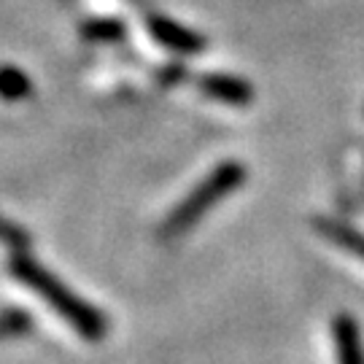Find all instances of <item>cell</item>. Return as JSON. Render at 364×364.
Wrapping results in <instances>:
<instances>
[{
	"label": "cell",
	"mask_w": 364,
	"mask_h": 364,
	"mask_svg": "<svg viewBox=\"0 0 364 364\" xmlns=\"http://www.w3.org/2000/svg\"><path fill=\"white\" fill-rule=\"evenodd\" d=\"M11 273L16 275L25 287H30L33 291H38L41 297L46 299L54 311L60 313L68 324L76 329L81 338H87V340L105 338L108 321H105L103 313L95 311L90 302H84L81 297H76L60 278H54L49 270H43L38 262H33L30 257L19 254V257L11 259Z\"/></svg>",
	"instance_id": "cell-1"
},
{
	"label": "cell",
	"mask_w": 364,
	"mask_h": 364,
	"mask_svg": "<svg viewBox=\"0 0 364 364\" xmlns=\"http://www.w3.org/2000/svg\"><path fill=\"white\" fill-rule=\"evenodd\" d=\"M243 181H246V168L240 162H232V159L221 162L219 168L197 183L195 189H192V195H186L173 208V213L165 219L162 230H159V237L162 240H173L181 232H186V230H192L197 221L205 216V210H210L227 195H232Z\"/></svg>",
	"instance_id": "cell-2"
},
{
	"label": "cell",
	"mask_w": 364,
	"mask_h": 364,
	"mask_svg": "<svg viewBox=\"0 0 364 364\" xmlns=\"http://www.w3.org/2000/svg\"><path fill=\"white\" fill-rule=\"evenodd\" d=\"M149 30L156 38V43H162L165 49H173L178 54H197L205 49V38L197 36L195 30L178 25L173 19H165V16H151L149 19Z\"/></svg>",
	"instance_id": "cell-3"
},
{
	"label": "cell",
	"mask_w": 364,
	"mask_h": 364,
	"mask_svg": "<svg viewBox=\"0 0 364 364\" xmlns=\"http://www.w3.org/2000/svg\"><path fill=\"white\" fill-rule=\"evenodd\" d=\"M200 92L208 95L213 100L227 105H248L254 100V87L248 84L246 78L230 76V73H208L200 76Z\"/></svg>",
	"instance_id": "cell-4"
},
{
	"label": "cell",
	"mask_w": 364,
	"mask_h": 364,
	"mask_svg": "<svg viewBox=\"0 0 364 364\" xmlns=\"http://www.w3.org/2000/svg\"><path fill=\"white\" fill-rule=\"evenodd\" d=\"M332 338H335V351L340 364H364V346L359 324L348 313H338L332 321Z\"/></svg>",
	"instance_id": "cell-5"
},
{
	"label": "cell",
	"mask_w": 364,
	"mask_h": 364,
	"mask_svg": "<svg viewBox=\"0 0 364 364\" xmlns=\"http://www.w3.org/2000/svg\"><path fill=\"white\" fill-rule=\"evenodd\" d=\"M313 227L324 235L329 243H335V246H340L343 251H348V254H353V257H359V259L364 262V232L353 230L348 224L332 221V219H316Z\"/></svg>",
	"instance_id": "cell-6"
},
{
	"label": "cell",
	"mask_w": 364,
	"mask_h": 364,
	"mask_svg": "<svg viewBox=\"0 0 364 364\" xmlns=\"http://www.w3.org/2000/svg\"><path fill=\"white\" fill-rule=\"evenodd\" d=\"M30 92H33V84L27 73L11 65L0 68V97L3 100H25Z\"/></svg>",
	"instance_id": "cell-7"
},
{
	"label": "cell",
	"mask_w": 364,
	"mask_h": 364,
	"mask_svg": "<svg viewBox=\"0 0 364 364\" xmlns=\"http://www.w3.org/2000/svg\"><path fill=\"white\" fill-rule=\"evenodd\" d=\"M81 36L87 41H103V43H111V41H119L124 36V25L114 19V16H108V19H90V22H84L81 27Z\"/></svg>",
	"instance_id": "cell-8"
},
{
	"label": "cell",
	"mask_w": 364,
	"mask_h": 364,
	"mask_svg": "<svg viewBox=\"0 0 364 364\" xmlns=\"http://www.w3.org/2000/svg\"><path fill=\"white\" fill-rule=\"evenodd\" d=\"M0 240L3 243H9L11 248H19V251H25L30 246V240H27V232L22 227H16L11 221L0 219Z\"/></svg>",
	"instance_id": "cell-9"
}]
</instances>
